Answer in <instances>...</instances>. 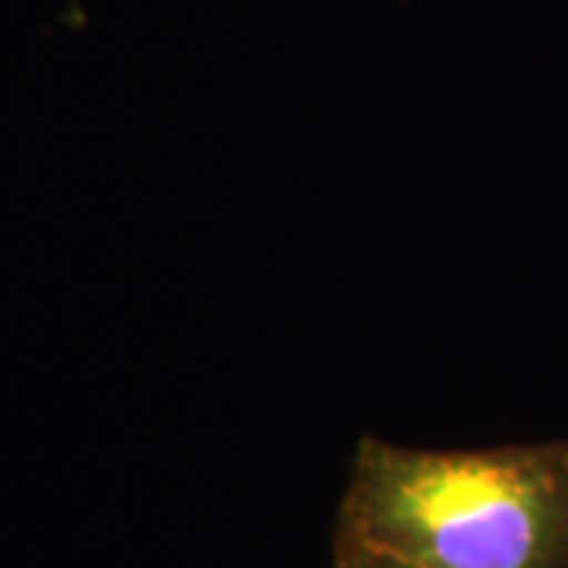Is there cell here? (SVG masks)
Masks as SVG:
<instances>
[{"instance_id": "cell-1", "label": "cell", "mask_w": 568, "mask_h": 568, "mask_svg": "<svg viewBox=\"0 0 568 568\" xmlns=\"http://www.w3.org/2000/svg\"><path fill=\"white\" fill-rule=\"evenodd\" d=\"M332 547L414 568H568V439L426 452L364 436Z\"/></svg>"}, {"instance_id": "cell-2", "label": "cell", "mask_w": 568, "mask_h": 568, "mask_svg": "<svg viewBox=\"0 0 568 568\" xmlns=\"http://www.w3.org/2000/svg\"><path fill=\"white\" fill-rule=\"evenodd\" d=\"M332 568H414L357 547H332Z\"/></svg>"}]
</instances>
